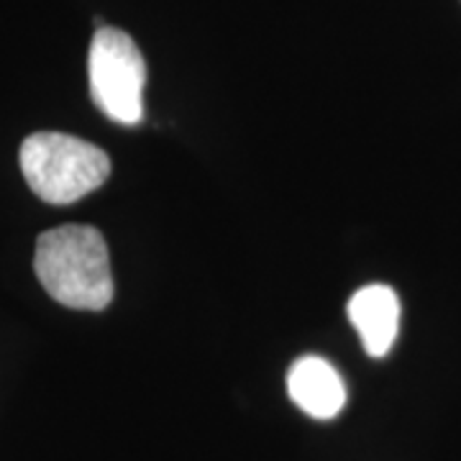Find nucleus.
Instances as JSON below:
<instances>
[{"mask_svg": "<svg viewBox=\"0 0 461 461\" xmlns=\"http://www.w3.org/2000/svg\"><path fill=\"white\" fill-rule=\"evenodd\" d=\"M87 77L100 113L123 126L141 123L147 62L129 33L98 26L87 54Z\"/></svg>", "mask_w": 461, "mask_h": 461, "instance_id": "7ed1b4c3", "label": "nucleus"}, {"mask_svg": "<svg viewBox=\"0 0 461 461\" xmlns=\"http://www.w3.org/2000/svg\"><path fill=\"white\" fill-rule=\"evenodd\" d=\"M21 172L33 195L51 205L77 203L111 175L108 154L95 144L59 131H36L18 151Z\"/></svg>", "mask_w": 461, "mask_h": 461, "instance_id": "f03ea898", "label": "nucleus"}, {"mask_svg": "<svg viewBox=\"0 0 461 461\" xmlns=\"http://www.w3.org/2000/svg\"><path fill=\"white\" fill-rule=\"evenodd\" d=\"M346 313L369 357L382 359L393 348L400 329V297L390 285H366L357 290Z\"/></svg>", "mask_w": 461, "mask_h": 461, "instance_id": "20e7f679", "label": "nucleus"}, {"mask_svg": "<svg viewBox=\"0 0 461 461\" xmlns=\"http://www.w3.org/2000/svg\"><path fill=\"white\" fill-rule=\"evenodd\" d=\"M287 395L300 411L318 420H330L346 405V384L339 369L323 357H300L287 372Z\"/></svg>", "mask_w": 461, "mask_h": 461, "instance_id": "39448f33", "label": "nucleus"}, {"mask_svg": "<svg viewBox=\"0 0 461 461\" xmlns=\"http://www.w3.org/2000/svg\"><path fill=\"white\" fill-rule=\"evenodd\" d=\"M33 269L41 287L65 308L105 311L113 300L108 244L93 226L44 230L36 239Z\"/></svg>", "mask_w": 461, "mask_h": 461, "instance_id": "f257e3e1", "label": "nucleus"}]
</instances>
